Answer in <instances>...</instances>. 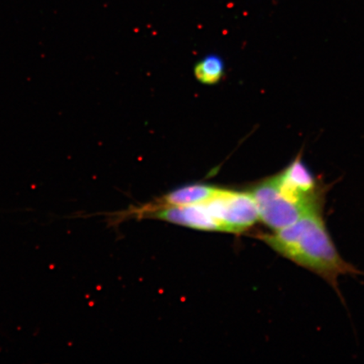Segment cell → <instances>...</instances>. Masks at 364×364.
I'll return each instance as SVG.
<instances>
[{
  "label": "cell",
  "instance_id": "cell-1",
  "mask_svg": "<svg viewBox=\"0 0 364 364\" xmlns=\"http://www.w3.org/2000/svg\"><path fill=\"white\" fill-rule=\"evenodd\" d=\"M258 238L282 256L316 273L335 289L340 276L358 273L340 256L321 212L309 213L292 225Z\"/></svg>",
  "mask_w": 364,
  "mask_h": 364
},
{
  "label": "cell",
  "instance_id": "cell-5",
  "mask_svg": "<svg viewBox=\"0 0 364 364\" xmlns=\"http://www.w3.org/2000/svg\"><path fill=\"white\" fill-rule=\"evenodd\" d=\"M224 62L217 55H208L195 67L196 78L203 84L215 85L223 78Z\"/></svg>",
  "mask_w": 364,
  "mask_h": 364
},
{
  "label": "cell",
  "instance_id": "cell-4",
  "mask_svg": "<svg viewBox=\"0 0 364 364\" xmlns=\"http://www.w3.org/2000/svg\"><path fill=\"white\" fill-rule=\"evenodd\" d=\"M218 188L204 184H191L172 191L163 198L161 207H183L203 203L217 193Z\"/></svg>",
  "mask_w": 364,
  "mask_h": 364
},
{
  "label": "cell",
  "instance_id": "cell-2",
  "mask_svg": "<svg viewBox=\"0 0 364 364\" xmlns=\"http://www.w3.org/2000/svg\"><path fill=\"white\" fill-rule=\"evenodd\" d=\"M203 204L220 225L221 232L241 233L259 221L257 205L249 192L218 188Z\"/></svg>",
  "mask_w": 364,
  "mask_h": 364
},
{
  "label": "cell",
  "instance_id": "cell-3",
  "mask_svg": "<svg viewBox=\"0 0 364 364\" xmlns=\"http://www.w3.org/2000/svg\"><path fill=\"white\" fill-rule=\"evenodd\" d=\"M152 216L164 221L203 231H220L221 228L203 203L183 207H159Z\"/></svg>",
  "mask_w": 364,
  "mask_h": 364
}]
</instances>
